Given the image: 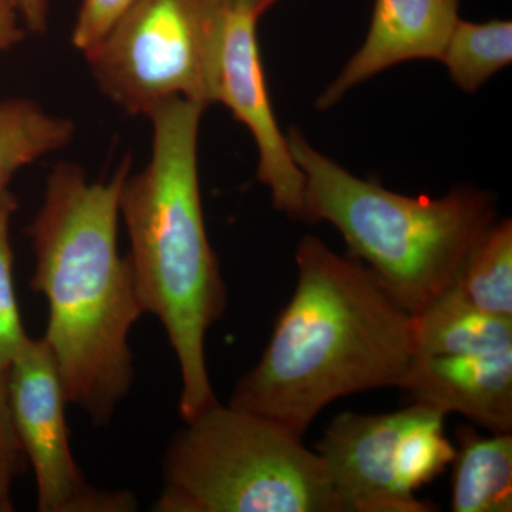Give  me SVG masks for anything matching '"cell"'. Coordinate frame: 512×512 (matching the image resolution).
Instances as JSON below:
<instances>
[{
  "mask_svg": "<svg viewBox=\"0 0 512 512\" xmlns=\"http://www.w3.org/2000/svg\"><path fill=\"white\" fill-rule=\"evenodd\" d=\"M130 157L109 181L57 165L28 232L32 286L49 306L45 339L67 402L109 423L134 382L131 329L144 315L133 269L119 251L120 194Z\"/></svg>",
  "mask_w": 512,
  "mask_h": 512,
  "instance_id": "cell-1",
  "label": "cell"
},
{
  "mask_svg": "<svg viewBox=\"0 0 512 512\" xmlns=\"http://www.w3.org/2000/svg\"><path fill=\"white\" fill-rule=\"evenodd\" d=\"M296 265L292 299L228 404L303 437L333 400L400 389L413 357L414 316L369 266L316 237L299 242Z\"/></svg>",
  "mask_w": 512,
  "mask_h": 512,
  "instance_id": "cell-2",
  "label": "cell"
},
{
  "mask_svg": "<svg viewBox=\"0 0 512 512\" xmlns=\"http://www.w3.org/2000/svg\"><path fill=\"white\" fill-rule=\"evenodd\" d=\"M207 107L168 101L148 116L151 158L128 175L120 220L130 238L127 258L144 312L164 326L181 373L184 421L218 402L205 360V338L227 305V289L212 251L198 174V134Z\"/></svg>",
  "mask_w": 512,
  "mask_h": 512,
  "instance_id": "cell-3",
  "label": "cell"
},
{
  "mask_svg": "<svg viewBox=\"0 0 512 512\" xmlns=\"http://www.w3.org/2000/svg\"><path fill=\"white\" fill-rule=\"evenodd\" d=\"M289 148L305 178L299 221L338 228L397 302L419 315L456 282L495 222L494 201L473 187L409 197L357 178L292 128Z\"/></svg>",
  "mask_w": 512,
  "mask_h": 512,
  "instance_id": "cell-4",
  "label": "cell"
},
{
  "mask_svg": "<svg viewBox=\"0 0 512 512\" xmlns=\"http://www.w3.org/2000/svg\"><path fill=\"white\" fill-rule=\"evenodd\" d=\"M282 424L227 404L167 448L157 512H342L325 461Z\"/></svg>",
  "mask_w": 512,
  "mask_h": 512,
  "instance_id": "cell-5",
  "label": "cell"
},
{
  "mask_svg": "<svg viewBox=\"0 0 512 512\" xmlns=\"http://www.w3.org/2000/svg\"><path fill=\"white\" fill-rule=\"evenodd\" d=\"M232 0H137L87 52L104 96L131 116L168 101L215 104L218 53Z\"/></svg>",
  "mask_w": 512,
  "mask_h": 512,
  "instance_id": "cell-6",
  "label": "cell"
},
{
  "mask_svg": "<svg viewBox=\"0 0 512 512\" xmlns=\"http://www.w3.org/2000/svg\"><path fill=\"white\" fill-rule=\"evenodd\" d=\"M13 421L35 474L40 512H131L127 491L92 487L74 460L67 433V397L45 339H26L8 369Z\"/></svg>",
  "mask_w": 512,
  "mask_h": 512,
  "instance_id": "cell-7",
  "label": "cell"
},
{
  "mask_svg": "<svg viewBox=\"0 0 512 512\" xmlns=\"http://www.w3.org/2000/svg\"><path fill=\"white\" fill-rule=\"evenodd\" d=\"M258 16L232 2L222 29L215 103L247 126L258 148L256 177L271 191L276 210L301 218L305 178L276 123L259 52Z\"/></svg>",
  "mask_w": 512,
  "mask_h": 512,
  "instance_id": "cell-8",
  "label": "cell"
},
{
  "mask_svg": "<svg viewBox=\"0 0 512 512\" xmlns=\"http://www.w3.org/2000/svg\"><path fill=\"white\" fill-rule=\"evenodd\" d=\"M412 406L386 414L340 413L316 453L325 461L342 512H431L400 480V446Z\"/></svg>",
  "mask_w": 512,
  "mask_h": 512,
  "instance_id": "cell-9",
  "label": "cell"
},
{
  "mask_svg": "<svg viewBox=\"0 0 512 512\" xmlns=\"http://www.w3.org/2000/svg\"><path fill=\"white\" fill-rule=\"evenodd\" d=\"M460 0H375L365 43L320 94L329 109L349 90L389 67L412 60H441L458 22Z\"/></svg>",
  "mask_w": 512,
  "mask_h": 512,
  "instance_id": "cell-10",
  "label": "cell"
},
{
  "mask_svg": "<svg viewBox=\"0 0 512 512\" xmlns=\"http://www.w3.org/2000/svg\"><path fill=\"white\" fill-rule=\"evenodd\" d=\"M400 389L413 403L458 413L493 434L512 431V350L497 355H413Z\"/></svg>",
  "mask_w": 512,
  "mask_h": 512,
  "instance_id": "cell-11",
  "label": "cell"
},
{
  "mask_svg": "<svg viewBox=\"0 0 512 512\" xmlns=\"http://www.w3.org/2000/svg\"><path fill=\"white\" fill-rule=\"evenodd\" d=\"M512 350V320L478 311L454 286L413 320V355H497Z\"/></svg>",
  "mask_w": 512,
  "mask_h": 512,
  "instance_id": "cell-12",
  "label": "cell"
},
{
  "mask_svg": "<svg viewBox=\"0 0 512 512\" xmlns=\"http://www.w3.org/2000/svg\"><path fill=\"white\" fill-rule=\"evenodd\" d=\"M454 458V512L512 511V436H481L473 427L458 426Z\"/></svg>",
  "mask_w": 512,
  "mask_h": 512,
  "instance_id": "cell-13",
  "label": "cell"
},
{
  "mask_svg": "<svg viewBox=\"0 0 512 512\" xmlns=\"http://www.w3.org/2000/svg\"><path fill=\"white\" fill-rule=\"evenodd\" d=\"M74 131L72 120L47 113L36 101H0V197L20 168L69 146Z\"/></svg>",
  "mask_w": 512,
  "mask_h": 512,
  "instance_id": "cell-14",
  "label": "cell"
},
{
  "mask_svg": "<svg viewBox=\"0 0 512 512\" xmlns=\"http://www.w3.org/2000/svg\"><path fill=\"white\" fill-rule=\"evenodd\" d=\"M456 291L478 311L512 320V222H494L464 262Z\"/></svg>",
  "mask_w": 512,
  "mask_h": 512,
  "instance_id": "cell-15",
  "label": "cell"
},
{
  "mask_svg": "<svg viewBox=\"0 0 512 512\" xmlns=\"http://www.w3.org/2000/svg\"><path fill=\"white\" fill-rule=\"evenodd\" d=\"M440 62L463 92L476 93L495 73L512 62V23L458 19Z\"/></svg>",
  "mask_w": 512,
  "mask_h": 512,
  "instance_id": "cell-16",
  "label": "cell"
},
{
  "mask_svg": "<svg viewBox=\"0 0 512 512\" xmlns=\"http://www.w3.org/2000/svg\"><path fill=\"white\" fill-rule=\"evenodd\" d=\"M18 210L16 198L6 191L0 197V370L8 372L10 363L29 338L20 319L13 252L10 245V221Z\"/></svg>",
  "mask_w": 512,
  "mask_h": 512,
  "instance_id": "cell-17",
  "label": "cell"
},
{
  "mask_svg": "<svg viewBox=\"0 0 512 512\" xmlns=\"http://www.w3.org/2000/svg\"><path fill=\"white\" fill-rule=\"evenodd\" d=\"M26 460L8 392V372L0 370V512L13 511L12 485Z\"/></svg>",
  "mask_w": 512,
  "mask_h": 512,
  "instance_id": "cell-18",
  "label": "cell"
},
{
  "mask_svg": "<svg viewBox=\"0 0 512 512\" xmlns=\"http://www.w3.org/2000/svg\"><path fill=\"white\" fill-rule=\"evenodd\" d=\"M137 0H80L72 43L86 55Z\"/></svg>",
  "mask_w": 512,
  "mask_h": 512,
  "instance_id": "cell-19",
  "label": "cell"
},
{
  "mask_svg": "<svg viewBox=\"0 0 512 512\" xmlns=\"http://www.w3.org/2000/svg\"><path fill=\"white\" fill-rule=\"evenodd\" d=\"M26 30L20 0H0V53L19 45Z\"/></svg>",
  "mask_w": 512,
  "mask_h": 512,
  "instance_id": "cell-20",
  "label": "cell"
},
{
  "mask_svg": "<svg viewBox=\"0 0 512 512\" xmlns=\"http://www.w3.org/2000/svg\"><path fill=\"white\" fill-rule=\"evenodd\" d=\"M23 22L32 33H45L49 25V2L47 0H20Z\"/></svg>",
  "mask_w": 512,
  "mask_h": 512,
  "instance_id": "cell-21",
  "label": "cell"
},
{
  "mask_svg": "<svg viewBox=\"0 0 512 512\" xmlns=\"http://www.w3.org/2000/svg\"><path fill=\"white\" fill-rule=\"evenodd\" d=\"M232 2L238 3V5L244 6L248 10H251L255 16L261 18L262 15L275 5L278 0H232Z\"/></svg>",
  "mask_w": 512,
  "mask_h": 512,
  "instance_id": "cell-22",
  "label": "cell"
}]
</instances>
